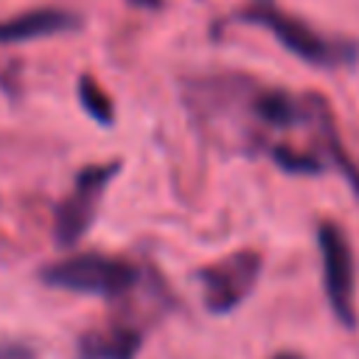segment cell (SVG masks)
Segmentation results:
<instances>
[{
  "mask_svg": "<svg viewBox=\"0 0 359 359\" xmlns=\"http://www.w3.org/2000/svg\"><path fill=\"white\" fill-rule=\"evenodd\" d=\"M241 20L266 28L292 56H297L306 65L314 67H339L356 59V48L351 42L342 39H331L325 34H320L317 28H311L309 22H303L294 14H286L283 8H278L272 0H252Z\"/></svg>",
  "mask_w": 359,
  "mask_h": 359,
  "instance_id": "1",
  "label": "cell"
},
{
  "mask_svg": "<svg viewBox=\"0 0 359 359\" xmlns=\"http://www.w3.org/2000/svg\"><path fill=\"white\" fill-rule=\"evenodd\" d=\"M42 280L65 292L118 300L135 292V286L140 283V269L132 261L118 258V255L79 252L65 261L48 264L42 269Z\"/></svg>",
  "mask_w": 359,
  "mask_h": 359,
  "instance_id": "2",
  "label": "cell"
},
{
  "mask_svg": "<svg viewBox=\"0 0 359 359\" xmlns=\"http://www.w3.org/2000/svg\"><path fill=\"white\" fill-rule=\"evenodd\" d=\"M264 269V255L258 250H236L196 272V280L202 286V306L208 314L222 317L236 311L255 289Z\"/></svg>",
  "mask_w": 359,
  "mask_h": 359,
  "instance_id": "3",
  "label": "cell"
},
{
  "mask_svg": "<svg viewBox=\"0 0 359 359\" xmlns=\"http://www.w3.org/2000/svg\"><path fill=\"white\" fill-rule=\"evenodd\" d=\"M118 171H121V163L112 160V163L84 165L76 174L73 191L65 196V202L56 208V216H53V238L59 247H73L76 241L84 238V233L95 222L101 196Z\"/></svg>",
  "mask_w": 359,
  "mask_h": 359,
  "instance_id": "4",
  "label": "cell"
},
{
  "mask_svg": "<svg viewBox=\"0 0 359 359\" xmlns=\"http://www.w3.org/2000/svg\"><path fill=\"white\" fill-rule=\"evenodd\" d=\"M317 247L323 258V286L337 323L348 331L359 325V314L353 306V252L348 236L339 224L323 222L317 227Z\"/></svg>",
  "mask_w": 359,
  "mask_h": 359,
  "instance_id": "5",
  "label": "cell"
},
{
  "mask_svg": "<svg viewBox=\"0 0 359 359\" xmlns=\"http://www.w3.org/2000/svg\"><path fill=\"white\" fill-rule=\"evenodd\" d=\"M140 345V325L129 320H115L104 328L81 334L76 342V359H137Z\"/></svg>",
  "mask_w": 359,
  "mask_h": 359,
  "instance_id": "6",
  "label": "cell"
},
{
  "mask_svg": "<svg viewBox=\"0 0 359 359\" xmlns=\"http://www.w3.org/2000/svg\"><path fill=\"white\" fill-rule=\"evenodd\" d=\"M81 20L73 11L65 8H34L8 20H0V45H14V42H28V39H42L53 34H67L76 31Z\"/></svg>",
  "mask_w": 359,
  "mask_h": 359,
  "instance_id": "7",
  "label": "cell"
},
{
  "mask_svg": "<svg viewBox=\"0 0 359 359\" xmlns=\"http://www.w3.org/2000/svg\"><path fill=\"white\" fill-rule=\"evenodd\" d=\"M266 154L272 157V163L286 171V174H297V177H314V174H323L325 171V163L320 154L314 151H300L294 146H286V143H269L266 146Z\"/></svg>",
  "mask_w": 359,
  "mask_h": 359,
  "instance_id": "8",
  "label": "cell"
},
{
  "mask_svg": "<svg viewBox=\"0 0 359 359\" xmlns=\"http://www.w3.org/2000/svg\"><path fill=\"white\" fill-rule=\"evenodd\" d=\"M320 140H323L328 157L334 160L337 171L345 177V182L351 185L353 196L359 199V165H356V163L351 160V154L345 151V146H342V140H339V135H337V129H334V118H331V112H325L323 121H320Z\"/></svg>",
  "mask_w": 359,
  "mask_h": 359,
  "instance_id": "9",
  "label": "cell"
},
{
  "mask_svg": "<svg viewBox=\"0 0 359 359\" xmlns=\"http://www.w3.org/2000/svg\"><path fill=\"white\" fill-rule=\"evenodd\" d=\"M76 93H79V104H81V109H84L95 123H101V126H112V121H115L112 98L101 90V84H98L93 76H81Z\"/></svg>",
  "mask_w": 359,
  "mask_h": 359,
  "instance_id": "10",
  "label": "cell"
},
{
  "mask_svg": "<svg viewBox=\"0 0 359 359\" xmlns=\"http://www.w3.org/2000/svg\"><path fill=\"white\" fill-rule=\"evenodd\" d=\"M0 359H34V351L20 345V342H3L0 345Z\"/></svg>",
  "mask_w": 359,
  "mask_h": 359,
  "instance_id": "11",
  "label": "cell"
},
{
  "mask_svg": "<svg viewBox=\"0 0 359 359\" xmlns=\"http://www.w3.org/2000/svg\"><path fill=\"white\" fill-rule=\"evenodd\" d=\"M129 6H135V8H143V11H157V8H163V0H126Z\"/></svg>",
  "mask_w": 359,
  "mask_h": 359,
  "instance_id": "12",
  "label": "cell"
},
{
  "mask_svg": "<svg viewBox=\"0 0 359 359\" xmlns=\"http://www.w3.org/2000/svg\"><path fill=\"white\" fill-rule=\"evenodd\" d=\"M272 359H303L300 353H294V351H280V353H275Z\"/></svg>",
  "mask_w": 359,
  "mask_h": 359,
  "instance_id": "13",
  "label": "cell"
}]
</instances>
